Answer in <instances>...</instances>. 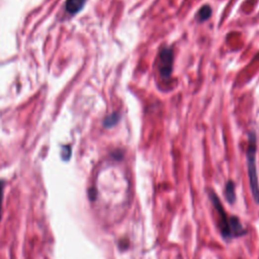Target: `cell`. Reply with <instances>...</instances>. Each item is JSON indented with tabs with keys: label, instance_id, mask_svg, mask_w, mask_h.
I'll use <instances>...</instances> for the list:
<instances>
[{
	"label": "cell",
	"instance_id": "1",
	"mask_svg": "<svg viewBox=\"0 0 259 259\" xmlns=\"http://www.w3.org/2000/svg\"><path fill=\"white\" fill-rule=\"evenodd\" d=\"M256 150H257L256 135L255 133L251 132L248 135V147L246 152L247 167H248V175H249V182H250L252 196L255 203L259 205V181H258V174L256 168Z\"/></svg>",
	"mask_w": 259,
	"mask_h": 259
},
{
	"label": "cell",
	"instance_id": "3",
	"mask_svg": "<svg viewBox=\"0 0 259 259\" xmlns=\"http://www.w3.org/2000/svg\"><path fill=\"white\" fill-rule=\"evenodd\" d=\"M158 71L162 78H168L173 70V51L171 48H164L158 56Z\"/></svg>",
	"mask_w": 259,
	"mask_h": 259
},
{
	"label": "cell",
	"instance_id": "7",
	"mask_svg": "<svg viewBox=\"0 0 259 259\" xmlns=\"http://www.w3.org/2000/svg\"><path fill=\"white\" fill-rule=\"evenodd\" d=\"M211 15V7L209 5L203 6L198 12V18L201 22L207 20Z\"/></svg>",
	"mask_w": 259,
	"mask_h": 259
},
{
	"label": "cell",
	"instance_id": "4",
	"mask_svg": "<svg viewBox=\"0 0 259 259\" xmlns=\"http://www.w3.org/2000/svg\"><path fill=\"white\" fill-rule=\"evenodd\" d=\"M85 1L86 0H67L66 10L70 14H75L82 9Z\"/></svg>",
	"mask_w": 259,
	"mask_h": 259
},
{
	"label": "cell",
	"instance_id": "5",
	"mask_svg": "<svg viewBox=\"0 0 259 259\" xmlns=\"http://www.w3.org/2000/svg\"><path fill=\"white\" fill-rule=\"evenodd\" d=\"M224 195L228 203L234 204L236 202V192H235V183L233 180H229L226 183L225 190H224Z\"/></svg>",
	"mask_w": 259,
	"mask_h": 259
},
{
	"label": "cell",
	"instance_id": "6",
	"mask_svg": "<svg viewBox=\"0 0 259 259\" xmlns=\"http://www.w3.org/2000/svg\"><path fill=\"white\" fill-rule=\"evenodd\" d=\"M120 120H121L120 113L119 112H113V113L109 114L107 117H105V120L104 121V126L107 129L112 128L120 122Z\"/></svg>",
	"mask_w": 259,
	"mask_h": 259
},
{
	"label": "cell",
	"instance_id": "2",
	"mask_svg": "<svg viewBox=\"0 0 259 259\" xmlns=\"http://www.w3.org/2000/svg\"><path fill=\"white\" fill-rule=\"evenodd\" d=\"M208 195H209L210 202L213 203V206L215 207V209L217 210L218 216H219V228H220L223 238H225L226 240H230V239L234 238L233 234H232V230H231L230 217L227 215L220 199L218 198L216 193L213 191H208Z\"/></svg>",
	"mask_w": 259,
	"mask_h": 259
},
{
	"label": "cell",
	"instance_id": "8",
	"mask_svg": "<svg viewBox=\"0 0 259 259\" xmlns=\"http://www.w3.org/2000/svg\"><path fill=\"white\" fill-rule=\"evenodd\" d=\"M3 190H4V181L0 180V219H1V208L3 201Z\"/></svg>",
	"mask_w": 259,
	"mask_h": 259
}]
</instances>
